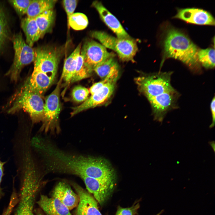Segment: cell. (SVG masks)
I'll return each instance as SVG.
<instances>
[{"instance_id": "obj_1", "label": "cell", "mask_w": 215, "mask_h": 215, "mask_svg": "<svg viewBox=\"0 0 215 215\" xmlns=\"http://www.w3.org/2000/svg\"><path fill=\"white\" fill-rule=\"evenodd\" d=\"M165 31L162 64L165 59L172 58L181 61L191 68H199L197 54L199 49L189 37L172 26L167 27Z\"/></svg>"}, {"instance_id": "obj_2", "label": "cell", "mask_w": 215, "mask_h": 215, "mask_svg": "<svg viewBox=\"0 0 215 215\" xmlns=\"http://www.w3.org/2000/svg\"><path fill=\"white\" fill-rule=\"evenodd\" d=\"M13 99L8 113L14 114L23 110L28 113L33 123L42 122L44 102L42 96L33 91H18Z\"/></svg>"}, {"instance_id": "obj_3", "label": "cell", "mask_w": 215, "mask_h": 215, "mask_svg": "<svg viewBox=\"0 0 215 215\" xmlns=\"http://www.w3.org/2000/svg\"><path fill=\"white\" fill-rule=\"evenodd\" d=\"M62 81L60 79L54 90L45 99L44 118L40 130L46 133L55 135L60 132L58 119L61 109L60 92Z\"/></svg>"}, {"instance_id": "obj_4", "label": "cell", "mask_w": 215, "mask_h": 215, "mask_svg": "<svg viewBox=\"0 0 215 215\" xmlns=\"http://www.w3.org/2000/svg\"><path fill=\"white\" fill-rule=\"evenodd\" d=\"M12 41L14 51V58L11 66L6 75L10 76L11 81L16 82L23 68L34 62L35 52V50L24 41L21 33L15 34Z\"/></svg>"}, {"instance_id": "obj_5", "label": "cell", "mask_w": 215, "mask_h": 215, "mask_svg": "<svg viewBox=\"0 0 215 215\" xmlns=\"http://www.w3.org/2000/svg\"><path fill=\"white\" fill-rule=\"evenodd\" d=\"M42 182L41 179L34 174L23 175L19 202L14 215H34L35 200Z\"/></svg>"}, {"instance_id": "obj_6", "label": "cell", "mask_w": 215, "mask_h": 215, "mask_svg": "<svg viewBox=\"0 0 215 215\" xmlns=\"http://www.w3.org/2000/svg\"><path fill=\"white\" fill-rule=\"evenodd\" d=\"M171 72H159L139 77L135 81L140 90L148 99L175 90L171 82Z\"/></svg>"}, {"instance_id": "obj_7", "label": "cell", "mask_w": 215, "mask_h": 215, "mask_svg": "<svg viewBox=\"0 0 215 215\" xmlns=\"http://www.w3.org/2000/svg\"><path fill=\"white\" fill-rule=\"evenodd\" d=\"M34 70L44 73L54 79L57 73L60 54L55 48H38L35 50Z\"/></svg>"}, {"instance_id": "obj_8", "label": "cell", "mask_w": 215, "mask_h": 215, "mask_svg": "<svg viewBox=\"0 0 215 215\" xmlns=\"http://www.w3.org/2000/svg\"><path fill=\"white\" fill-rule=\"evenodd\" d=\"M80 54L85 65L92 71L98 65L114 56V54L108 52L101 44L93 40L88 41L84 43Z\"/></svg>"}, {"instance_id": "obj_9", "label": "cell", "mask_w": 215, "mask_h": 215, "mask_svg": "<svg viewBox=\"0 0 215 215\" xmlns=\"http://www.w3.org/2000/svg\"><path fill=\"white\" fill-rule=\"evenodd\" d=\"M178 93L175 90L148 99L156 119L162 122L167 113L176 105Z\"/></svg>"}, {"instance_id": "obj_10", "label": "cell", "mask_w": 215, "mask_h": 215, "mask_svg": "<svg viewBox=\"0 0 215 215\" xmlns=\"http://www.w3.org/2000/svg\"><path fill=\"white\" fill-rule=\"evenodd\" d=\"M116 81L108 83L80 105L72 108L71 117L85 110L94 108L105 102L111 96Z\"/></svg>"}, {"instance_id": "obj_11", "label": "cell", "mask_w": 215, "mask_h": 215, "mask_svg": "<svg viewBox=\"0 0 215 215\" xmlns=\"http://www.w3.org/2000/svg\"><path fill=\"white\" fill-rule=\"evenodd\" d=\"M54 79L46 74L33 70L31 75L24 82L18 91H31L42 96Z\"/></svg>"}, {"instance_id": "obj_12", "label": "cell", "mask_w": 215, "mask_h": 215, "mask_svg": "<svg viewBox=\"0 0 215 215\" xmlns=\"http://www.w3.org/2000/svg\"><path fill=\"white\" fill-rule=\"evenodd\" d=\"M174 18L195 24L211 25L215 24L214 19L211 13L205 10L196 8L179 9Z\"/></svg>"}, {"instance_id": "obj_13", "label": "cell", "mask_w": 215, "mask_h": 215, "mask_svg": "<svg viewBox=\"0 0 215 215\" xmlns=\"http://www.w3.org/2000/svg\"><path fill=\"white\" fill-rule=\"evenodd\" d=\"M83 181L88 191L100 204L104 203L111 193L114 183L102 181L92 178L83 176Z\"/></svg>"}, {"instance_id": "obj_14", "label": "cell", "mask_w": 215, "mask_h": 215, "mask_svg": "<svg viewBox=\"0 0 215 215\" xmlns=\"http://www.w3.org/2000/svg\"><path fill=\"white\" fill-rule=\"evenodd\" d=\"M73 186L79 198L76 215H102L94 197L78 185L73 183Z\"/></svg>"}, {"instance_id": "obj_15", "label": "cell", "mask_w": 215, "mask_h": 215, "mask_svg": "<svg viewBox=\"0 0 215 215\" xmlns=\"http://www.w3.org/2000/svg\"><path fill=\"white\" fill-rule=\"evenodd\" d=\"M109 49L116 52L123 61L133 60L138 50L136 42L131 37L119 38L114 37Z\"/></svg>"}, {"instance_id": "obj_16", "label": "cell", "mask_w": 215, "mask_h": 215, "mask_svg": "<svg viewBox=\"0 0 215 215\" xmlns=\"http://www.w3.org/2000/svg\"><path fill=\"white\" fill-rule=\"evenodd\" d=\"M92 5L97 10L102 21L116 34L118 38L131 37L118 19L103 6L101 2L95 1L93 2Z\"/></svg>"}, {"instance_id": "obj_17", "label": "cell", "mask_w": 215, "mask_h": 215, "mask_svg": "<svg viewBox=\"0 0 215 215\" xmlns=\"http://www.w3.org/2000/svg\"><path fill=\"white\" fill-rule=\"evenodd\" d=\"M52 197L57 198L69 210L77 206L79 198L70 186L64 182H60L55 186Z\"/></svg>"}, {"instance_id": "obj_18", "label": "cell", "mask_w": 215, "mask_h": 215, "mask_svg": "<svg viewBox=\"0 0 215 215\" xmlns=\"http://www.w3.org/2000/svg\"><path fill=\"white\" fill-rule=\"evenodd\" d=\"M37 203L47 215H72L68 208L56 198L42 195Z\"/></svg>"}, {"instance_id": "obj_19", "label": "cell", "mask_w": 215, "mask_h": 215, "mask_svg": "<svg viewBox=\"0 0 215 215\" xmlns=\"http://www.w3.org/2000/svg\"><path fill=\"white\" fill-rule=\"evenodd\" d=\"M21 25L26 36V42L32 47L34 43L41 37L35 18L27 17L23 18L21 20Z\"/></svg>"}, {"instance_id": "obj_20", "label": "cell", "mask_w": 215, "mask_h": 215, "mask_svg": "<svg viewBox=\"0 0 215 215\" xmlns=\"http://www.w3.org/2000/svg\"><path fill=\"white\" fill-rule=\"evenodd\" d=\"M81 44L77 47L65 60L60 79L67 83L70 82L76 68L78 58L80 53Z\"/></svg>"}, {"instance_id": "obj_21", "label": "cell", "mask_w": 215, "mask_h": 215, "mask_svg": "<svg viewBox=\"0 0 215 215\" xmlns=\"http://www.w3.org/2000/svg\"><path fill=\"white\" fill-rule=\"evenodd\" d=\"M56 0H32L26 14L27 17L35 18L44 11L53 9Z\"/></svg>"}, {"instance_id": "obj_22", "label": "cell", "mask_w": 215, "mask_h": 215, "mask_svg": "<svg viewBox=\"0 0 215 215\" xmlns=\"http://www.w3.org/2000/svg\"><path fill=\"white\" fill-rule=\"evenodd\" d=\"M55 18L54 12L52 9L44 11L35 18L41 37L51 31Z\"/></svg>"}, {"instance_id": "obj_23", "label": "cell", "mask_w": 215, "mask_h": 215, "mask_svg": "<svg viewBox=\"0 0 215 215\" xmlns=\"http://www.w3.org/2000/svg\"><path fill=\"white\" fill-rule=\"evenodd\" d=\"M197 56L199 63L204 67L211 69L215 67V50L212 47L199 50Z\"/></svg>"}, {"instance_id": "obj_24", "label": "cell", "mask_w": 215, "mask_h": 215, "mask_svg": "<svg viewBox=\"0 0 215 215\" xmlns=\"http://www.w3.org/2000/svg\"><path fill=\"white\" fill-rule=\"evenodd\" d=\"M92 71L85 65L83 58L80 53L78 58L75 71L70 82H75L88 77L90 76Z\"/></svg>"}, {"instance_id": "obj_25", "label": "cell", "mask_w": 215, "mask_h": 215, "mask_svg": "<svg viewBox=\"0 0 215 215\" xmlns=\"http://www.w3.org/2000/svg\"><path fill=\"white\" fill-rule=\"evenodd\" d=\"M68 24L73 29L79 30L85 29L87 26L88 21L85 14L81 13L73 14L67 20Z\"/></svg>"}, {"instance_id": "obj_26", "label": "cell", "mask_w": 215, "mask_h": 215, "mask_svg": "<svg viewBox=\"0 0 215 215\" xmlns=\"http://www.w3.org/2000/svg\"><path fill=\"white\" fill-rule=\"evenodd\" d=\"M9 29L6 14L0 4V50L9 35Z\"/></svg>"}, {"instance_id": "obj_27", "label": "cell", "mask_w": 215, "mask_h": 215, "mask_svg": "<svg viewBox=\"0 0 215 215\" xmlns=\"http://www.w3.org/2000/svg\"><path fill=\"white\" fill-rule=\"evenodd\" d=\"M118 66L113 57L110 58L96 66L94 71L101 78L106 77L114 68Z\"/></svg>"}, {"instance_id": "obj_28", "label": "cell", "mask_w": 215, "mask_h": 215, "mask_svg": "<svg viewBox=\"0 0 215 215\" xmlns=\"http://www.w3.org/2000/svg\"><path fill=\"white\" fill-rule=\"evenodd\" d=\"M119 74L118 66L113 69L102 81L93 84L90 88L89 91L91 95L100 89L104 85L112 81H116Z\"/></svg>"}, {"instance_id": "obj_29", "label": "cell", "mask_w": 215, "mask_h": 215, "mask_svg": "<svg viewBox=\"0 0 215 215\" xmlns=\"http://www.w3.org/2000/svg\"><path fill=\"white\" fill-rule=\"evenodd\" d=\"M89 90L83 86L77 85L72 90L71 96L73 100L77 102H84L88 98Z\"/></svg>"}, {"instance_id": "obj_30", "label": "cell", "mask_w": 215, "mask_h": 215, "mask_svg": "<svg viewBox=\"0 0 215 215\" xmlns=\"http://www.w3.org/2000/svg\"><path fill=\"white\" fill-rule=\"evenodd\" d=\"M32 0H12L9 2L13 6L17 13L20 16L26 14Z\"/></svg>"}, {"instance_id": "obj_31", "label": "cell", "mask_w": 215, "mask_h": 215, "mask_svg": "<svg viewBox=\"0 0 215 215\" xmlns=\"http://www.w3.org/2000/svg\"><path fill=\"white\" fill-rule=\"evenodd\" d=\"M78 1L76 0H64L62 1V4L66 13L67 20L73 14L76 8Z\"/></svg>"}, {"instance_id": "obj_32", "label": "cell", "mask_w": 215, "mask_h": 215, "mask_svg": "<svg viewBox=\"0 0 215 215\" xmlns=\"http://www.w3.org/2000/svg\"><path fill=\"white\" fill-rule=\"evenodd\" d=\"M139 207V204L138 203L129 208L119 207L118 209L116 215H134Z\"/></svg>"}, {"instance_id": "obj_33", "label": "cell", "mask_w": 215, "mask_h": 215, "mask_svg": "<svg viewBox=\"0 0 215 215\" xmlns=\"http://www.w3.org/2000/svg\"><path fill=\"white\" fill-rule=\"evenodd\" d=\"M215 97L214 96L210 104V108L212 118V122L210 126V128L213 127L214 125L215 118Z\"/></svg>"}, {"instance_id": "obj_34", "label": "cell", "mask_w": 215, "mask_h": 215, "mask_svg": "<svg viewBox=\"0 0 215 215\" xmlns=\"http://www.w3.org/2000/svg\"><path fill=\"white\" fill-rule=\"evenodd\" d=\"M14 206L12 204H9L6 210L2 215H10L12 212Z\"/></svg>"}, {"instance_id": "obj_35", "label": "cell", "mask_w": 215, "mask_h": 215, "mask_svg": "<svg viewBox=\"0 0 215 215\" xmlns=\"http://www.w3.org/2000/svg\"><path fill=\"white\" fill-rule=\"evenodd\" d=\"M4 163L2 162L0 159V185L3 174V166Z\"/></svg>"}, {"instance_id": "obj_36", "label": "cell", "mask_w": 215, "mask_h": 215, "mask_svg": "<svg viewBox=\"0 0 215 215\" xmlns=\"http://www.w3.org/2000/svg\"><path fill=\"white\" fill-rule=\"evenodd\" d=\"M214 144V141L210 143V145L212 146V148H213L214 150V151L215 145H213Z\"/></svg>"}, {"instance_id": "obj_37", "label": "cell", "mask_w": 215, "mask_h": 215, "mask_svg": "<svg viewBox=\"0 0 215 215\" xmlns=\"http://www.w3.org/2000/svg\"><path fill=\"white\" fill-rule=\"evenodd\" d=\"M160 214H161V212L159 213V214H158L156 215H160Z\"/></svg>"}]
</instances>
